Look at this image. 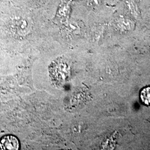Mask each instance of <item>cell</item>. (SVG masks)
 Listing matches in <instances>:
<instances>
[{
	"instance_id": "1",
	"label": "cell",
	"mask_w": 150,
	"mask_h": 150,
	"mask_svg": "<svg viewBox=\"0 0 150 150\" xmlns=\"http://www.w3.org/2000/svg\"><path fill=\"white\" fill-rule=\"evenodd\" d=\"M52 74L54 80L62 82L68 76V66L64 62L56 63L52 67Z\"/></svg>"
},
{
	"instance_id": "2",
	"label": "cell",
	"mask_w": 150,
	"mask_h": 150,
	"mask_svg": "<svg viewBox=\"0 0 150 150\" xmlns=\"http://www.w3.org/2000/svg\"><path fill=\"white\" fill-rule=\"evenodd\" d=\"M20 148V142L13 135H6L0 139V150H17Z\"/></svg>"
},
{
	"instance_id": "3",
	"label": "cell",
	"mask_w": 150,
	"mask_h": 150,
	"mask_svg": "<svg viewBox=\"0 0 150 150\" xmlns=\"http://www.w3.org/2000/svg\"><path fill=\"white\" fill-rule=\"evenodd\" d=\"M126 3L129 13L134 17L138 18L140 15V12L139 7L134 0H127Z\"/></svg>"
},
{
	"instance_id": "4",
	"label": "cell",
	"mask_w": 150,
	"mask_h": 150,
	"mask_svg": "<svg viewBox=\"0 0 150 150\" xmlns=\"http://www.w3.org/2000/svg\"><path fill=\"white\" fill-rule=\"evenodd\" d=\"M118 27L123 29H130L134 26V22L131 19L125 17H120L117 20Z\"/></svg>"
},
{
	"instance_id": "5",
	"label": "cell",
	"mask_w": 150,
	"mask_h": 150,
	"mask_svg": "<svg viewBox=\"0 0 150 150\" xmlns=\"http://www.w3.org/2000/svg\"><path fill=\"white\" fill-rule=\"evenodd\" d=\"M141 99L146 105H150V87L144 88L141 92Z\"/></svg>"
},
{
	"instance_id": "6",
	"label": "cell",
	"mask_w": 150,
	"mask_h": 150,
	"mask_svg": "<svg viewBox=\"0 0 150 150\" xmlns=\"http://www.w3.org/2000/svg\"><path fill=\"white\" fill-rule=\"evenodd\" d=\"M71 7L69 3L64 4L59 9L58 15L61 17H67L70 15Z\"/></svg>"
},
{
	"instance_id": "7",
	"label": "cell",
	"mask_w": 150,
	"mask_h": 150,
	"mask_svg": "<svg viewBox=\"0 0 150 150\" xmlns=\"http://www.w3.org/2000/svg\"><path fill=\"white\" fill-rule=\"evenodd\" d=\"M101 0H88V4L93 6H96L100 5Z\"/></svg>"
}]
</instances>
